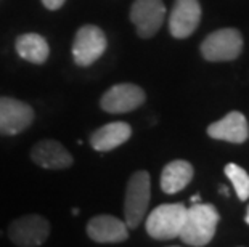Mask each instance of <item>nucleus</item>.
<instances>
[{
  "instance_id": "4468645a",
  "label": "nucleus",
  "mask_w": 249,
  "mask_h": 247,
  "mask_svg": "<svg viewBox=\"0 0 249 247\" xmlns=\"http://www.w3.org/2000/svg\"><path fill=\"white\" fill-rule=\"evenodd\" d=\"M132 135V127L127 122H109L102 125L90 135V145L95 151L108 152L124 145Z\"/></svg>"
},
{
  "instance_id": "a211bd4d",
  "label": "nucleus",
  "mask_w": 249,
  "mask_h": 247,
  "mask_svg": "<svg viewBox=\"0 0 249 247\" xmlns=\"http://www.w3.org/2000/svg\"><path fill=\"white\" fill-rule=\"evenodd\" d=\"M66 0H42V3H44V7L47 10H50V12H56V10H60L63 5H65Z\"/></svg>"
},
{
  "instance_id": "6e6552de",
  "label": "nucleus",
  "mask_w": 249,
  "mask_h": 247,
  "mask_svg": "<svg viewBox=\"0 0 249 247\" xmlns=\"http://www.w3.org/2000/svg\"><path fill=\"white\" fill-rule=\"evenodd\" d=\"M146 95L143 88L135 83H116L103 93L100 99V106L105 113L109 114H125L140 108L145 103Z\"/></svg>"
},
{
  "instance_id": "7ed1b4c3",
  "label": "nucleus",
  "mask_w": 249,
  "mask_h": 247,
  "mask_svg": "<svg viewBox=\"0 0 249 247\" xmlns=\"http://www.w3.org/2000/svg\"><path fill=\"white\" fill-rule=\"evenodd\" d=\"M185 214H187V207L180 202L158 206L146 218V233L158 241H171L178 238Z\"/></svg>"
},
{
  "instance_id": "f3484780",
  "label": "nucleus",
  "mask_w": 249,
  "mask_h": 247,
  "mask_svg": "<svg viewBox=\"0 0 249 247\" xmlns=\"http://www.w3.org/2000/svg\"><path fill=\"white\" fill-rule=\"evenodd\" d=\"M225 175L231 181L233 190H235L238 199L240 201L249 199V173L238 164L230 162V164L225 165Z\"/></svg>"
},
{
  "instance_id": "f8f14e48",
  "label": "nucleus",
  "mask_w": 249,
  "mask_h": 247,
  "mask_svg": "<svg viewBox=\"0 0 249 247\" xmlns=\"http://www.w3.org/2000/svg\"><path fill=\"white\" fill-rule=\"evenodd\" d=\"M31 159L42 169L61 170L74 164L71 152L56 140H42L31 149Z\"/></svg>"
},
{
  "instance_id": "dca6fc26",
  "label": "nucleus",
  "mask_w": 249,
  "mask_h": 247,
  "mask_svg": "<svg viewBox=\"0 0 249 247\" xmlns=\"http://www.w3.org/2000/svg\"><path fill=\"white\" fill-rule=\"evenodd\" d=\"M15 50H17L19 58L33 63V65H44L50 55L49 42L45 40V37L36 33L18 35L17 42H15Z\"/></svg>"
},
{
  "instance_id": "f03ea898",
  "label": "nucleus",
  "mask_w": 249,
  "mask_h": 247,
  "mask_svg": "<svg viewBox=\"0 0 249 247\" xmlns=\"http://www.w3.org/2000/svg\"><path fill=\"white\" fill-rule=\"evenodd\" d=\"M151 199V177L146 170H137L130 175L125 186L124 198V222L127 228H139L146 215Z\"/></svg>"
},
{
  "instance_id": "0eeeda50",
  "label": "nucleus",
  "mask_w": 249,
  "mask_h": 247,
  "mask_svg": "<svg viewBox=\"0 0 249 247\" xmlns=\"http://www.w3.org/2000/svg\"><path fill=\"white\" fill-rule=\"evenodd\" d=\"M130 21L142 39L156 35L166 19V5L162 0H135L130 7Z\"/></svg>"
},
{
  "instance_id": "ddd939ff",
  "label": "nucleus",
  "mask_w": 249,
  "mask_h": 247,
  "mask_svg": "<svg viewBox=\"0 0 249 247\" xmlns=\"http://www.w3.org/2000/svg\"><path fill=\"white\" fill-rule=\"evenodd\" d=\"M208 135L214 140L229 143H245L249 136V125L246 117L240 111H230L225 117L215 120L208 127Z\"/></svg>"
},
{
  "instance_id": "9b49d317",
  "label": "nucleus",
  "mask_w": 249,
  "mask_h": 247,
  "mask_svg": "<svg viewBox=\"0 0 249 247\" xmlns=\"http://www.w3.org/2000/svg\"><path fill=\"white\" fill-rule=\"evenodd\" d=\"M87 234L98 244H119L129 238V228L124 220L103 214L89 220Z\"/></svg>"
},
{
  "instance_id": "2eb2a0df",
  "label": "nucleus",
  "mask_w": 249,
  "mask_h": 247,
  "mask_svg": "<svg viewBox=\"0 0 249 247\" xmlns=\"http://www.w3.org/2000/svg\"><path fill=\"white\" fill-rule=\"evenodd\" d=\"M193 175V165L188 161L177 159L169 162L161 173V190L166 194H176L190 185Z\"/></svg>"
},
{
  "instance_id": "aec40b11",
  "label": "nucleus",
  "mask_w": 249,
  "mask_h": 247,
  "mask_svg": "<svg viewBox=\"0 0 249 247\" xmlns=\"http://www.w3.org/2000/svg\"><path fill=\"white\" fill-rule=\"evenodd\" d=\"M199 201H201V198H199V196H193V198H192V202H193V204H195V202H199Z\"/></svg>"
},
{
  "instance_id": "412c9836",
  "label": "nucleus",
  "mask_w": 249,
  "mask_h": 247,
  "mask_svg": "<svg viewBox=\"0 0 249 247\" xmlns=\"http://www.w3.org/2000/svg\"><path fill=\"white\" fill-rule=\"evenodd\" d=\"M245 222L249 225V207H248V212H246V217H245Z\"/></svg>"
},
{
  "instance_id": "9d476101",
  "label": "nucleus",
  "mask_w": 249,
  "mask_h": 247,
  "mask_svg": "<svg viewBox=\"0 0 249 247\" xmlns=\"http://www.w3.org/2000/svg\"><path fill=\"white\" fill-rule=\"evenodd\" d=\"M199 0H176L169 16V31L176 39L190 37L201 23Z\"/></svg>"
},
{
  "instance_id": "39448f33",
  "label": "nucleus",
  "mask_w": 249,
  "mask_h": 247,
  "mask_svg": "<svg viewBox=\"0 0 249 247\" xmlns=\"http://www.w3.org/2000/svg\"><path fill=\"white\" fill-rule=\"evenodd\" d=\"M108 40L107 35L98 26L86 24L77 31L72 42V58L74 63L81 67L92 66L107 51Z\"/></svg>"
},
{
  "instance_id": "1a4fd4ad",
  "label": "nucleus",
  "mask_w": 249,
  "mask_h": 247,
  "mask_svg": "<svg viewBox=\"0 0 249 247\" xmlns=\"http://www.w3.org/2000/svg\"><path fill=\"white\" fill-rule=\"evenodd\" d=\"M34 122V109L12 97H0V135L13 136Z\"/></svg>"
},
{
  "instance_id": "6ab92c4d",
  "label": "nucleus",
  "mask_w": 249,
  "mask_h": 247,
  "mask_svg": "<svg viewBox=\"0 0 249 247\" xmlns=\"http://www.w3.org/2000/svg\"><path fill=\"white\" fill-rule=\"evenodd\" d=\"M220 193L224 194V196H229V194H230V193H229V188H227V186H222V188H220Z\"/></svg>"
},
{
  "instance_id": "423d86ee",
  "label": "nucleus",
  "mask_w": 249,
  "mask_h": 247,
  "mask_svg": "<svg viewBox=\"0 0 249 247\" xmlns=\"http://www.w3.org/2000/svg\"><path fill=\"white\" fill-rule=\"evenodd\" d=\"M50 234V223L42 215L29 214L17 218L8 227V238L15 246L39 247Z\"/></svg>"
},
{
  "instance_id": "20e7f679",
  "label": "nucleus",
  "mask_w": 249,
  "mask_h": 247,
  "mask_svg": "<svg viewBox=\"0 0 249 247\" xmlns=\"http://www.w3.org/2000/svg\"><path fill=\"white\" fill-rule=\"evenodd\" d=\"M243 35L238 29L224 28L211 33L203 40L199 50L206 61L220 63V61H233L241 55L243 51Z\"/></svg>"
},
{
  "instance_id": "f257e3e1",
  "label": "nucleus",
  "mask_w": 249,
  "mask_h": 247,
  "mask_svg": "<svg viewBox=\"0 0 249 247\" xmlns=\"http://www.w3.org/2000/svg\"><path fill=\"white\" fill-rule=\"evenodd\" d=\"M220 215L213 204L195 202L187 209L178 238L187 246L203 247L213 241Z\"/></svg>"
}]
</instances>
